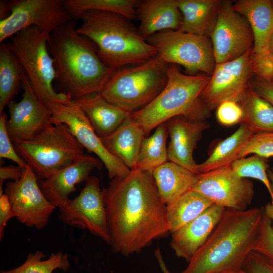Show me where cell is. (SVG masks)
<instances>
[{
    "instance_id": "681fc988",
    "label": "cell",
    "mask_w": 273,
    "mask_h": 273,
    "mask_svg": "<svg viewBox=\"0 0 273 273\" xmlns=\"http://www.w3.org/2000/svg\"><path fill=\"white\" fill-rule=\"evenodd\" d=\"M222 273H244L242 270L238 271H231V272H222Z\"/></svg>"
},
{
    "instance_id": "3957f363",
    "label": "cell",
    "mask_w": 273,
    "mask_h": 273,
    "mask_svg": "<svg viewBox=\"0 0 273 273\" xmlns=\"http://www.w3.org/2000/svg\"><path fill=\"white\" fill-rule=\"evenodd\" d=\"M264 208L225 209L220 220L187 267L180 273H222L242 270L259 233Z\"/></svg>"
},
{
    "instance_id": "7402d4cb",
    "label": "cell",
    "mask_w": 273,
    "mask_h": 273,
    "mask_svg": "<svg viewBox=\"0 0 273 273\" xmlns=\"http://www.w3.org/2000/svg\"><path fill=\"white\" fill-rule=\"evenodd\" d=\"M72 101L84 112L100 138L112 134L130 114L108 102L100 94H90Z\"/></svg>"
},
{
    "instance_id": "8992f818",
    "label": "cell",
    "mask_w": 273,
    "mask_h": 273,
    "mask_svg": "<svg viewBox=\"0 0 273 273\" xmlns=\"http://www.w3.org/2000/svg\"><path fill=\"white\" fill-rule=\"evenodd\" d=\"M168 66L157 55L145 63L117 69L100 94L131 113L149 104L163 90L168 80Z\"/></svg>"
},
{
    "instance_id": "cb8c5ba5",
    "label": "cell",
    "mask_w": 273,
    "mask_h": 273,
    "mask_svg": "<svg viewBox=\"0 0 273 273\" xmlns=\"http://www.w3.org/2000/svg\"><path fill=\"white\" fill-rule=\"evenodd\" d=\"M234 9L244 16L252 29L254 44L252 51H268L273 32V10L270 0H239L233 3Z\"/></svg>"
},
{
    "instance_id": "5bb4252c",
    "label": "cell",
    "mask_w": 273,
    "mask_h": 273,
    "mask_svg": "<svg viewBox=\"0 0 273 273\" xmlns=\"http://www.w3.org/2000/svg\"><path fill=\"white\" fill-rule=\"evenodd\" d=\"M64 0H17L11 14L0 21V42L35 26L49 33L70 20Z\"/></svg>"
},
{
    "instance_id": "d590c367",
    "label": "cell",
    "mask_w": 273,
    "mask_h": 273,
    "mask_svg": "<svg viewBox=\"0 0 273 273\" xmlns=\"http://www.w3.org/2000/svg\"><path fill=\"white\" fill-rule=\"evenodd\" d=\"M272 221L264 210L261 225L253 251L264 257L273 264V231Z\"/></svg>"
},
{
    "instance_id": "7c38bea8",
    "label": "cell",
    "mask_w": 273,
    "mask_h": 273,
    "mask_svg": "<svg viewBox=\"0 0 273 273\" xmlns=\"http://www.w3.org/2000/svg\"><path fill=\"white\" fill-rule=\"evenodd\" d=\"M48 109L52 114V123L67 125L84 149L96 154L104 164L110 179L125 177L130 172L120 159L106 149L84 112L72 101L69 104H52Z\"/></svg>"
},
{
    "instance_id": "5b68a950",
    "label": "cell",
    "mask_w": 273,
    "mask_h": 273,
    "mask_svg": "<svg viewBox=\"0 0 273 273\" xmlns=\"http://www.w3.org/2000/svg\"><path fill=\"white\" fill-rule=\"evenodd\" d=\"M167 83L157 97L146 106L130 114L131 119L147 136L153 129L178 116L205 120L210 110L201 95L211 75L201 73L187 75L176 65L168 64Z\"/></svg>"
},
{
    "instance_id": "8d00e7d4",
    "label": "cell",
    "mask_w": 273,
    "mask_h": 273,
    "mask_svg": "<svg viewBox=\"0 0 273 273\" xmlns=\"http://www.w3.org/2000/svg\"><path fill=\"white\" fill-rule=\"evenodd\" d=\"M7 116L5 112L0 114V158L11 160L18 164L23 169L25 168L27 164L18 154L16 151L14 144L9 136L7 123Z\"/></svg>"
},
{
    "instance_id": "8fae6325",
    "label": "cell",
    "mask_w": 273,
    "mask_h": 273,
    "mask_svg": "<svg viewBox=\"0 0 273 273\" xmlns=\"http://www.w3.org/2000/svg\"><path fill=\"white\" fill-rule=\"evenodd\" d=\"M252 49L232 61L216 64L210 80L202 91L201 98L211 111L222 103L231 101L240 103L254 75Z\"/></svg>"
},
{
    "instance_id": "d6986e66",
    "label": "cell",
    "mask_w": 273,
    "mask_h": 273,
    "mask_svg": "<svg viewBox=\"0 0 273 273\" xmlns=\"http://www.w3.org/2000/svg\"><path fill=\"white\" fill-rule=\"evenodd\" d=\"M166 123L170 137L168 161L197 174L198 164L193 158V152L202 133L209 127V123L205 120H195L184 116H176Z\"/></svg>"
},
{
    "instance_id": "4fadbf2b",
    "label": "cell",
    "mask_w": 273,
    "mask_h": 273,
    "mask_svg": "<svg viewBox=\"0 0 273 273\" xmlns=\"http://www.w3.org/2000/svg\"><path fill=\"white\" fill-rule=\"evenodd\" d=\"M216 64L235 60L253 49V34L246 18L233 2L222 1L210 37Z\"/></svg>"
},
{
    "instance_id": "6da1fadb",
    "label": "cell",
    "mask_w": 273,
    "mask_h": 273,
    "mask_svg": "<svg viewBox=\"0 0 273 273\" xmlns=\"http://www.w3.org/2000/svg\"><path fill=\"white\" fill-rule=\"evenodd\" d=\"M102 192L114 252L125 256L140 253L169 233L166 205L152 171L135 168L111 179Z\"/></svg>"
},
{
    "instance_id": "44dd1931",
    "label": "cell",
    "mask_w": 273,
    "mask_h": 273,
    "mask_svg": "<svg viewBox=\"0 0 273 273\" xmlns=\"http://www.w3.org/2000/svg\"><path fill=\"white\" fill-rule=\"evenodd\" d=\"M136 18L140 21L139 33L146 39L161 31L178 30L183 15L176 0H144L137 7Z\"/></svg>"
},
{
    "instance_id": "c3c4849f",
    "label": "cell",
    "mask_w": 273,
    "mask_h": 273,
    "mask_svg": "<svg viewBox=\"0 0 273 273\" xmlns=\"http://www.w3.org/2000/svg\"><path fill=\"white\" fill-rule=\"evenodd\" d=\"M268 51L271 54L273 55V32L271 34L269 41Z\"/></svg>"
},
{
    "instance_id": "f35d334b",
    "label": "cell",
    "mask_w": 273,
    "mask_h": 273,
    "mask_svg": "<svg viewBox=\"0 0 273 273\" xmlns=\"http://www.w3.org/2000/svg\"><path fill=\"white\" fill-rule=\"evenodd\" d=\"M216 117L220 123L225 126L241 123L243 120L244 111L239 103L227 101L222 103L216 108Z\"/></svg>"
},
{
    "instance_id": "603a6c76",
    "label": "cell",
    "mask_w": 273,
    "mask_h": 273,
    "mask_svg": "<svg viewBox=\"0 0 273 273\" xmlns=\"http://www.w3.org/2000/svg\"><path fill=\"white\" fill-rule=\"evenodd\" d=\"M130 114L114 132L100 139L106 149L131 170L136 167L141 144L146 136L142 127L131 119Z\"/></svg>"
},
{
    "instance_id": "7bdbcfd3",
    "label": "cell",
    "mask_w": 273,
    "mask_h": 273,
    "mask_svg": "<svg viewBox=\"0 0 273 273\" xmlns=\"http://www.w3.org/2000/svg\"><path fill=\"white\" fill-rule=\"evenodd\" d=\"M23 169L19 166H2L0 168V196L3 194V185L5 180L12 181L19 180L23 174Z\"/></svg>"
},
{
    "instance_id": "4316f807",
    "label": "cell",
    "mask_w": 273,
    "mask_h": 273,
    "mask_svg": "<svg viewBox=\"0 0 273 273\" xmlns=\"http://www.w3.org/2000/svg\"><path fill=\"white\" fill-rule=\"evenodd\" d=\"M254 134L247 124L242 122L232 134L220 142L208 158L197 165V174L231 165L240 158L243 148Z\"/></svg>"
},
{
    "instance_id": "e0dca14e",
    "label": "cell",
    "mask_w": 273,
    "mask_h": 273,
    "mask_svg": "<svg viewBox=\"0 0 273 273\" xmlns=\"http://www.w3.org/2000/svg\"><path fill=\"white\" fill-rule=\"evenodd\" d=\"M22 86V99L7 105L10 118L7 128L13 143L31 140L53 124L51 112L38 100L26 75Z\"/></svg>"
},
{
    "instance_id": "ffe728a7",
    "label": "cell",
    "mask_w": 273,
    "mask_h": 273,
    "mask_svg": "<svg viewBox=\"0 0 273 273\" xmlns=\"http://www.w3.org/2000/svg\"><path fill=\"white\" fill-rule=\"evenodd\" d=\"M225 208L213 204L196 218L171 234L170 245L175 255L189 262L207 241Z\"/></svg>"
},
{
    "instance_id": "f907efd6",
    "label": "cell",
    "mask_w": 273,
    "mask_h": 273,
    "mask_svg": "<svg viewBox=\"0 0 273 273\" xmlns=\"http://www.w3.org/2000/svg\"><path fill=\"white\" fill-rule=\"evenodd\" d=\"M271 1V4L272 8V10H273V0H271V1Z\"/></svg>"
},
{
    "instance_id": "74e56055",
    "label": "cell",
    "mask_w": 273,
    "mask_h": 273,
    "mask_svg": "<svg viewBox=\"0 0 273 273\" xmlns=\"http://www.w3.org/2000/svg\"><path fill=\"white\" fill-rule=\"evenodd\" d=\"M251 62L254 75L271 82L273 78V55L269 51L252 52Z\"/></svg>"
},
{
    "instance_id": "30bf717a",
    "label": "cell",
    "mask_w": 273,
    "mask_h": 273,
    "mask_svg": "<svg viewBox=\"0 0 273 273\" xmlns=\"http://www.w3.org/2000/svg\"><path fill=\"white\" fill-rule=\"evenodd\" d=\"M58 208L59 217L63 222L87 229L109 245L106 208L97 177L89 176L79 195L72 200L69 199Z\"/></svg>"
},
{
    "instance_id": "60d3db41",
    "label": "cell",
    "mask_w": 273,
    "mask_h": 273,
    "mask_svg": "<svg viewBox=\"0 0 273 273\" xmlns=\"http://www.w3.org/2000/svg\"><path fill=\"white\" fill-rule=\"evenodd\" d=\"M250 87L261 97L273 106V83L258 77L251 79Z\"/></svg>"
},
{
    "instance_id": "ac0fdd59",
    "label": "cell",
    "mask_w": 273,
    "mask_h": 273,
    "mask_svg": "<svg viewBox=\"0 0 273 273\" xmlns=\"http://www.w3.org/2000/svg\"><path fill=\"white\" fill-rule=\"evenodd\" d=\"M102 164L99 158L84 154L49 177L38 179V184L46 198L59 207L69 199L70 194L76 191L77 184L85 181L91 171L100 169Z\"/></svg>"
},
{
    "instance_id": "9c48e42d",
    "label": "cell",
    "mask_w": 273,
    "mask_h": 273,
    "mask_svg": "<svg viewBox=\"0 0 273 273\" xmlns=\"http://www.w3.org/2000/svg\"><path fill=\"white\" fill-rule=\"evenodd\" d=\"M166 63L184 67L190 75H211L216 62L210 38L177 30H166L146 39Z\"/></svg>"
},
{
    "instance_id": "ab89813d",
    "label": "cell",
    "mask_w": 273,
    "mask_h": 273,
    "mask_svg": "<svg viewBox=\"0 0 273 273\" xmlns=\"http://www.w3.org/2000/svg\"><path fill=\"white\" fill-rule=\"evenodd\" d=\"M244 273H273V264L258 253L251 251L244 262Z\"/></svg>"
},
{
    "instance_id": "2e32d148",
    "label": "cell",
    "mask_w": 273,
    "mask_h": 273,
    "mask_svg": "<svg viewBox=\"0 0 273 273\" xmlns=\"http://www.w3.org/2000/svg\"><path fill=\"white\" fill-rule=\"evenodd\" d=\"M198 176V181L191 190L213 204L225 209L243 211L251 203L254 194L253 182L238 176L231 165Z\"/></svg>"
},
{
    "instance_id": "816d5d0a",
    "label": "cell",
    "mask_w": 273,
    "mask_h": 273,
    "mask_svg": "<svg viewBox=\"0 0 273 273\" xmlns=\"http://www.w3.org/2000/svg\"><path fill=\"white\" fill-rule=\"evenodd\" d=\"M271 82H272L273 83V78H272V79Z\"/></svg>"
},
{
    "instance_id": "bcb514c9",
    "label": "cell",
    "mask_w": 273,
    "mask_h": 273,
    "mask_svg": "<svg viewBox=\"0 0 273 273\" xmlns=\"http://www.w3.org/2000/svg\"><path fill=\"white\" fill-rule=\"evenodd\" d=\"M263 208L265 214L272 221L271 228L273 231V205L269 202Z\"/></svg>"
},
{
    "instance_id": "f1b7e54d",
    "label": "cell",
    "mask_w": 273,
    "mask_h": 273,
    "mask_svg": "<svg viewBox=\"0 0 273 273\" xmlns=\"http://www.w3.org/2000/svg\"><path fill=\"white\" fill-rule=\"evenodd\" d=\"M25 71L8 44L0 45V114L22 85Z\"/></svg>"
},
{
    "instance_id": "e575fe53",
    "label": "cell",
    "mask_w": 273,
    "mask_h": 273,
    "mask_svg": "<svg viewBox=\"0 0 273 273\" xmlns=\"http://www.w3.org/2000/svg\"><path fill=\"white\" fill-rule=\"evenodd\" d=\"M252 154L267 159L273 156V131L254 133L241 152L240 158Z\"/></svg>"
},
{
    "instance_id": "484cf974",
    "label": "cell",
    "mask_w": 273,
    "mask_h": 273,
    "mask_svg": "<svg viewBox=\"0 0 273 273\" xmlns=\"http://www.w3.org/2000/svg\"><path fill=\"white\" fill-rule=\"evenodd\" d=\"M152 174L160 198L166 205L191 190L198 180V174L169 161L154 169Z\"/></svg>"
},
{
    "instance_id": "d4e9b609",
    "label": "cell",
    "mask_w": 273,
    "mask_h": 273,
    "mask_svg": "<svg viewBox=\"0 0 273 273\" xmlns=\"http://www.w3.org/2000/svg\"><path fill=\"white\" fill-rule=\"evenodd\" d=\"M221 0H176L183 15L179 31L210 38Z\"/></svg>"
},
{
    "instance_id": "d6a6232c",
    "label": "cell",
    "mask_w": 273,
    "mask_h": 273,
    "mask_svg": "<svg viewBox=\"0 0 273 273\" xmlns=\"http://www.w3.org/2000/svg\"><path fill=\"white\" fill-rule=\"evenodd\" d=\"M44 255L40 250L30 252L21 265L13 269L1 270V273H53L57 269L67 271L70 267L68 255L61 251L51 254L41 260Z\"/></svg>"
},
{
    "instance_id": "7a4b0ae2",
    "label": "cell",
    "mask_w": 273,
    "mask_h": 273,
    "mask_svg": "<svg viewBox=\"0 0 273 273\" xmlns=\"http://www.w3.org/2000/svg\"><path fill=\"white\" fill-rule=\"evenodd\" d=\"M48 46L53 60L55 81L72 100L100 94L116 70L103 63L92 41L76 31L73 19L49 34Z\"/></svg>"
},
{
    "instance_id": "ee69618b",
    "label": "cell",
    "mask_w": 273,
    "mask_h": 273,
    "mask_svg": "<svg viewBox=\"0 0 273 273\" xmlns=\"http://www.w3.org/2000/svg\"><path fill=\"white\" fill-rule=\"evenodd\" d=\"M14 1H1L0 2V21L7 18L10 15L9 12H11V10L15 4Z\"/></svg>"
},
{
    "instance_id": "836d02e7",
    "label": "cell",
    "mask_w": 273,
    "mask_h": 273,
    "mask_svg": "<svg viewBox=\"0 0 273 273\" xmlns=\"http://www.w3.org/2000/svg\"><path fill=\"white\" fill-rule=\"evenodd\" d=\"M234 172L244 178H252L261 181L267 189L273 205V193L267 175L269 165L267 158L254 154L248 157H243L235 161L231 165Z\"/></svg>"
},
{
    "instance_id": "83f0119b",
    "label": "cell",
    "mask_w": 273,
    "mask_h": 273,
    "mask_svg": "<svg viewBox=\"0 0 273 273\" xmlns=\"http://www.w3.org/2000/svg\"><path fill=\"white\" fill-rule=\"evenodd\" d=\"M213 203L201 194L190 190L166 205L169 233L176 232L192 221Z\"/></svg>"
},
{
    "instance_id": "277c9868",
    "label": "cell",
    "mask_w": 273,
    "mask_h": 273,
    "mask_svg": "<svg viewBox=\"0 0 273 273\" xmlns=\"http://www.w3.org/2000/svg\"><path fill=\"white\" fill-rule=\"evenodd\" d=\"M76 31L92 41L108 67L117 70L145 63L158 55L140 34L131 20L118 14L99 10L84 12Z\"/></svg>"
},
{
    "instance_id": "1f68e13d",
    "label": "cell",
    "mask_w": 273,
    "mask_h": 273,
    "mask_svg": "<svg viewBox=\"0 0 273 273\" xmlns=\"http://www.w3.org/2000/svg\"><path fill=\"white\" fill-rule=\"evenodd\" d=\"M139 0H64L66 10L71 19H80L88 10H99L121 15L130 20L136 18Z\"/></svg>"
},
{
    "instance_id": "4dcf8cb0",
    "label": "cell",
    "mask_w": 273,
    "mask_h": 273,
    "mask_svg": "<svg viewBox=\"0 0 273 273\" xmlns=\"http://www.w3.org/2000/svg\"><path fill=\"white\" fill-rule=\"evenodd\" d=\"M168 134L166 122L156 127L151 136L142 141L136 168L152 171L168 161L166 142Z\"/></svg>"
},
{
    "instance_id": "7dc6e473",
    "label": "cell",
    "mask_w": 273,
    "mask_h": 273,
    "mask_svg": "<svg viewBox=\"0 0 273 273\" xmlns=\"http://www.w3.org/2000/svg\"><path fill=\"white\" fill-rule=\"evenodd\" d=\"M267 175L270 183L271 190L273 193V168L268 170Z\"/></svg>"
},
{
    "instance_id": "52a82bcc",
    "label": "cell",
    "mask_w": 273,
    "mask_h": 273,
    "mask_svg": "<svg viewBox=\"0 0 273 273\" xmlns=\"http://www.w3.org/2000/svg\"><path fill=\"white\" fill-rule=\"evenodd\" d=\"M49 34L31 26L16 33L7 43L23 67L38 100L48 109L55 103L72 102L69 96L53 88L56 72L48 49Z\"/></svg>"
},
{
    "instance_id": "9a60e30c",
    "label": "cell",
    "mask_w": 273,
    "mask_h": 273,
    "mask_svg": "<svg viewBox=\"0 0 273 273\" xmlns=\"http://www.w3.org/2000/svg\"><path fill=\"white\" fill-rule=\"evenodd\" d=\"M4 192L20 223L37 230L47 226L56 207L46 198L37 178L28 165L19 180L7 183Z\"/></svg>"
},
{
    "instance_id": "b9f144b4",
    "label": "cell",
    "mask_w": 273,
    "mask_h": 273,
    "mask_svg": "<svg viewBox=\"0 0 273 273\" xmlns=\"http://www.w3.org/2000/svg\"><path fill=\"white\" fill-rule=\"evenodd\" d=\"M16 217L7 195L3 194L0 196V240L4 235L5 228L8 220Z\"/></svg>"
},
{
    "instance_id": "f546056e",
    "label": "cell",
    "mask_w": 273,
    "mask_h": 273,
    "mask_svg": "<svg viewBox=\"0 0 273 273\" xmlns=\"http://www.w3.org/2000/svg\"><path fill=\"white\" fill-rule=\"evenodd\" d=\"M244 111L242 122L254 133L273 131V106L249 85L240 103Z\"/></svg>"
},
{
    "instance_id": "ba28073f",
    "label": "cell",
    "mask_w": 273,
    "mask_h": 273,
    "mask_svg": "<svg viewBox=\"0 0 273 273\" xmlns=\"http://www.w3.org/2000/svg\"><path fill=\"white\" fill-rule=\"evenodd\" d=\"M38 179H44L84 154V148L64 124H52L31 140L13 143Z\"/></svg>"
},
{
    "instance_id": "f6af8a7d",
    "label": "cell",
    "mask_w": 273,
    "mask_h": 273,
    "mask_svg": "<svg viewBox=\"0 0 273 273\" xmlns=\"http://www.w3.org/2000/svg\"><path fill=\"white\" fill-rule=\"evenodd\" d=\"M155 255L158 261V264L162 273H172L167 267L165 262L162 257L159 248H157L155 251Z\"/></svg>"
}]
</instances>
